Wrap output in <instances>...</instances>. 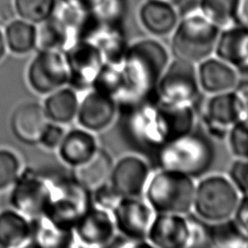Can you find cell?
<instances>
[{
	"label": "cell",
	"instance_id": "obj_14",
	"mask_svg": "<svg viewBox=\"0 0 248 248\" xmlns=\"http://www.w3.org/2000/svg\"><path fill=\"white\" fill-rule=\"evenodd\" d=\"M117 113V101L89 89L79 100L76 120L79 127L98 134L114 125Z\"/></svg>",
	"mask_w": 248,
	"mask_h": 248
},
{
	"label": "cell",
	"instance_id": "obj_27",
	"mask_svg": "<svg viewBox=\"0 0 248 248\" xmlns=\"http://www.w3.org/2000/svg\"><path fill=\"white\" fill-rule=\"evenodd\" d=\"M37 29L34 23L24 19L11 20L4 31L7 48L17 55H23L36 47Z\"/></svg>",
	"mask_w": 248,
	"mask_h": 248
},
{
	"label": "cell",
	"instance_id": "obj_30",
	"mask_svg": "<svg viewBox=\"0 0 248 248\" xmlns=\"http://www.w3.org/2000/svg\"><path fill=\"white\" fill-rule=\"evenodd\" d=\"M238 0H201L200 12L210 22L224 29L234 24Z\"/></svg>",
	"mask_w": 248,
	"mask_h": 248
},
{
	"label": "cell",
	"instance_id": "obj_33",
	"mask_svg": "<svg viewBox=\"0 0 248 248\" xmlns=\"http://www.w3.org/2000/svg\"><path fill=\"white\" fill-rule=\"evenodd\" d=\"M230 152L234 158L248 159V120L235 123L226 138Z\"/></svg>",
	"mask_w": 248,
	"mask_h": 248
},
{
	"label": "cell",
	"instance_id": "obj_8",
	"mask_svg": "<svg viewBox=\"0 0 248 248\" xmlns=\"http://www.w3.org/2000/svg\"><path fill=\"white\" fill-rule=\"evenodd\" d=\"M162 102L175 107H193L199 111L204 96L199 86L196 64L171 57L156 86Z\"/></svg>",
	"mask_w": 248,
	"mask_h": 248
},
{
	"label": "cell",
	"instance_id": "obj_39",
	"mask_svg": "<svg viewBox=\"0 0 248 248\" xmlns=\"http://www.w3.org/2000/svg\"><path fill=\"white\" fill-rule=\"evenodd\" d=\"M237 94L245 114V119L248 120V77H241L237 85L234 88Z\"/></svg>",
	"mask_w": 248,
	"mask_h": 248
},
{
	"label": "cell",
	"instance_id": "obj_2",
	"mask_svg": "<svg viewBox=\"0 0 248 248\" xmlns=\"http://www.w3.org/2000/svg\"><path fill=\"white\" fill-rule=\"evenodd\" d=\"M70 174L71 170L27 167L12 185L9 202L29 219L45 214L60 200Z\"/></svg>",
	"mask_w": 248,
	"mask_h": 248
},
{
	"label": "cell",
	"instance_id": "obj_34",
	"mask_svg": "<svg viewBox=\"0 0 248 248\" xmlns=\"http://www.w3.org/2000/svg\"><path fill=\"white\" fill-rule=\"evenodd\" d=\"M189 223V239L187 248L210 247L209 223L201 219L193 212L187 214Z\"/></svg>",
	"mask_w": 248,
	"mask_h": 248
},
{
	"label": "cell",
	"instance_id": "obj_16",
	"mask_svg": "<svg viewBox=\"0 0 248 248\" xmlns=\"http://www.w3.org/2000/svg\"><path fill=\"white\" fill-rule=\"evenodd\" d=\"M76 240L88 247H108L117 233L110 211L92 205L74 227Z\"/></svg>",
	"mask_w": 248,
	"mask_h": 248
},
{
	"label": "cell",
	"instance_id": "obj_22",
	"mask_svg": "<svg viewBox=\"0 0 248 248\" xmlns=\"http://www.w3.org/2000/svg\"><path fill=\"white\" fill-rule=\"evenodd\" d=\"M140 20L143 28L153 37H164L174 30L178 16L171 4L148 0L140 10Z\"/></svg>",
	"mask_w": 248,
	"mask_h": 248
},
{
	"label": "cell",
	"instance_id": "obj_17",
	"mask_svg": "<svg viewBox=\"0 0 248 248\" xmlns=\"http://www.w3.org/2000/svg\"><path fill=\"white\" fill-rule=\"evenodd\" d=\"M196 72L204 96L234 90L241 78L232 65L214 54L197 63Z\"/></svg>",
	"mask_w": 248,
	"mask_h": 248
},
{
	"label": "cell",
	"instance_id": "obj_5",
	"mask_svg": "<svg viewBox=\"0 0 248 248\" xmlns=\"http://www.w3.org/2000/svg\"><path fill=\"white\" fill-rule=\"evenodd\" d=\"M196 179L169 169L153 170L143 198L155 213L187 214L192 211Z\"/></svg>",
	"mask_w": 248,
	"mask_h": 248
},
{
	"label": "cell",
	"instance_id": "obj_29",
	"mask_svg": "<svg viewBox=\"0 0 248 248\" xmlns=\"http://www.w3.org/2000/svg\"><path fill=\"white\" fill-rule=\"evenodd\" d=\"M209 243L216 248H248V237L231 217L209 223Z\"/></svg>",
	"mask_w": 248,
	"mask_h": 248
},
{
	"label": "cell",
	"instance_id": "obj_40",
	"mask_svg": "<svg viewBox=\"0 0 248 248\" xmlns=\"http://www.w3.org/2000/svg\"><path fill=\"white\" fill-rule=\"evenodd\" d=\"M234 24L248 27V0H238Z\"/></svg>",
	"mask_w": 248,
	"mask_h": 248
},
{
	"label": "cell",
	"instance_id": "obj_28",
	"mask_svg": "<svg viewBox=\"0 0 248 248\" xmlns=\"http://www.w3.org/2000/svg\"><path fill=\"white\" fill-rule=\"evenodd\" d=\"M90 89L105 94L118 103L127 94V84L121 67L104 62Z\"/></svg>",
	"mask_w": 248,
	"mask_h": 248
},
{
	"label": "cell",
	"instance_id": "obj_36",
	"mask_svg": "<svg viewBox=\"0 0 248 248\" xmlns=\"http://www.w3.org/2000/svg\"><path fill=\"white\" fill-rule=\"evenodd\" d=\"M227 175L240 195H248V159L234 158Z\"/></svg>",
	"mask_w": 248,
	"mask_h": 248
},
{
	"label": "cell",
	"instance_id": "obj_4",
	"mask_svg": "<svg viewBox=\"0 0 248 248\" xmlns=\"http://www.w3.org/2000/svg\"><path fill=\"white\" fill-rule=\"evenodd\" d=\"M170 58V50L157 39L144 38L129 44L121 64L127 84V94L122 100L155 95L159 78Z\"/></svg>",
	"mask_w": 248,
	"mask_h": 248
},
{
	"label": "cell",
	"instance_id": "obj_31",
	"mask_svg": "<svg viewBox=\"0 0 248 248\" xmlns=\"http://www.w3.org/2000/svg\"><path fill=\"white\" fill-rule=\"evenodd\" d=\"M56 8V0H15L16 13L26 21L42 23L49 18Z\"/></svg>",
	"mask_w": 248,
	"mask_h": 248
},
{
	"label": "cell",
	"instance_id": "obj_32",
	"mask_svg": "<svg viewBox=\"0 0 248 248\" xmlns=\"http://www.w3.org/2000/svg\"><path fill=\"white\" fill-rule=\"evenodd\" d=\"M21 170L20 160L15 152L0 148V192L12 187Z\"/></svg>",
	"mask_w": 248,
	"mask_h": 248
},
{
	"label": "cell",
	"instance_id": "obj_20",
	"mask_svg": "<svg viewBox=\"0 0 248 248\" xmlns=\"http://www.w3.org/2000/svg\"><path fill=\"white\" fill-rule=\"evenodd\" d=\"M99 148L96 134L78 126L66 130L57 151L62 163L75 169L89 161Z\"/></svg>",
	"mask_w": 248,
	"mask_h": 248
},
{
	"label": "cell",
	"instance_id": "obj_42",
	"mask_svg": "<svg viewBox=\"0 0 248 248\" xmlns=\"http://www.w3.org/2000/svg\"><path fill=\"white\" fill-rule=\"evenodd\" d=\"M14 14H15V11H13L12 7L10 5H8V4L2 6L1 9H0V18L2 20H6L7 21L8 19H10L13 16Z\"/></svg>",
	"mask_w": 248,
	"mask_h": 248
},
{
	"label": "cell",
	"instance_id": "obj_24",
	"mask_svg": "<svg viewBox=\"0 0 248 248\" xmlns=\"http://www.w3.org/2000/svg\"><path fill=\"white\" fill-rule=\"evenodd\" d=\"M77 42L74 30L56 15L41 23L37 29L36 47L38 49H53L64 51Z\"/></svg>",
	"mask_w": 248,
	"mask_h": 248
},
{
	"label": "cell",
	"instance_id": "obj_19",
	"mask_svg": "<svg viewBox=\"0 0 248 248\" xmlns=\"http://www.w3.org/2000/svg\"><path fill=\"white\" fill-rule=\"evenodd\" d=\"M74 229L42 214L30 218V235L27 246L39 248H69L75 245Z\"/></svg>",
	"mask_w": 248,
	"mask_h": 248
},
{
	"label": "cell",
	"instance_id": "obj_13",
	"mask_svg": "<svg viewBox=\"0 0 248 248\" xmlns=\"http://www.w3.org/2000/svg\"><path fill=\"white\" fill-rule=\"evenodd\" d=\"M110 213L117 233L137 241L146 240L155 212L143 197H122Z\"/></svg>",
	"mask_w": 248,
	"mask_h": 248
},
{
	"label": "cell",
	"instance_id": "obj_1",
	"mask_svg": "<svg viewBox=\"0 0 248 248\" xmlns=\"http://www.w3.org/2000/svg\"><path fill=\"white\" fill-rule=\"evenodd\" d=\"M197 123V108L168 105L155 94L119 101L114 126L128 152L149 160L160 148L191 131Z\"/></svg>",
	"mask_w": 248,
	"mask_h": 248
},
{
	"label": "cell",
	"instance_id": "obj_44",
	"mask_svg": "<svg viewBox=\"0 0 248 248\" xmlns=\"http://www.w3.org/2000/svg\"><path fill=\"white\" fill-rule=\"evenodd\" d=\"M159 1H163V2H166V3H169V4H175L177 2H179L180 0H159Z\"/></svg>",
	"mask_w": 248,
	"mask_h": 248
},
{
	"label": "cell",
	"instance_id": "obj_37",
	"mask_svg": "<svg viewBox=\"0 0 248 248\" xmlns=\"http://www.w3.org/2000/svg\"><path fill=\"white\" fill-rule=\"evenodd\" d=\"M65 133L64 125L49 121L41 135L39 144L47 150H55L59 146Z\"/></svg>",
	"mask_w": 248,
	"mask_h": 248
},
{
	"label": "cell",
	"instance_id": "obj_3",
	"mask_svg": "<svg viewBox=\"0 0 248 248\" xmlns=\"http://www.w3.org/2000/svg\"><path fill=\"white\" fill-rule=\"evenodd\" d=\"M217 157L216 141L200 125L160 148L148 161L153 170L169 169L198 179L213 167Z\"/></svg>",
	"mask_w": 248,
	"mask_h": 248
},
{
	"label": "cell",
	"instance_id": "obj_18",
	"mask_svg": "<svg viewBox=\"0 0 248 248\" xmlns=\"http://www.w3.org/2000/svg\"><path fill=\"white\" fill-rule=\"evenodd\" d=\"M214 55L232 65L240 77H248V27L232 24L221 29Z\"/></svg>",
	"mask_w": 248,
	"mask_h": 248
},
{
	"label": "cell",
	"instance_id": "obj_43",
	"mask_svg": "<svg viewBox=\"0 0 248 248\" xmlns=\"http://www.w3.org/2000/svg\"><path fill=\"white\" fill-rule=\"evenodd\" d=\"M6 43H5V38H4V33L0 30V60L4 57L6 53Z\"/></svg>",
	"mask_w": 248,
	"mask_h": 248
},
{
	"label": "cell",
	"instance_id": "obj_41",
	"mask_svg": "<svg viewBox=\"0 0 248 248\" xmlns=\"http://www.w3.org/2000/svg\"><path fill=\"white\" fill-rule=\"evenodd\" d=\"M104 0H61V2L68 5L82 9V10H92L99 6Z\"/></svg>",
	"mask_w": 248,
	"mask_h": 248
},
{
	"label": "cell",
	"instance_id": "obj_10",
	"mask_svg": "<svg viewBox=\"0 0 248 248\" xmlns=\"http://www.w3.org/2000/svg\"><path fill=\"white\" fill-rule=\"evenodd\" d=\"M69 71L64 52L39 49L27 68L29 86L40 95H47L67 85Z\"/></svg>",
	"mask_w": 248,
	"mask_h": 248
},
{
	"label": "cell",
	"instance_id": "obj_12",
	"mask_svg": "<svg viewBox=\"0 0 248 248\" xmlns=\"http://www.w3.org/2000/svg\"><path fill=\"white\" fill-rule=\"evenodd\" d=\"M152 171L153 168L145 157L127 152L114 160L108 180L122 197H143Z\"/></svg>",
	"mask_w": 248,
	"mask_h": 248
},
{
	"label": "cell",
	"instance_id": "obj_23",
	"mask_svg": "<svg viewBox=\"0 0 248 248\" xmlns=\"http://www.w3.org/2000/svg\"><path fill=\"white\" fill-rule=\"evenodd\" d=\"M78 104V92L65 85L47 94L43 108L49 121L65 126L76 120Z\"/></svg>",
	"mask_w": 248,
	"mask_h": 248
},
{
	"label": "cell",
	"instance_id": "obj_25",
	"mask_svg": "<svg viewBox=\"0 0 248 248\" xmlns=\"http://www.w3.org/2000/svg\"><path fill=\"white\" fill-rule=\"evenodd\" d=\"M30 235V219L15 208L0 211V247L27 246Z\"/></svg>",
	"mask_w": 248,
	"mask_h": 248
},
{
	"label": "cell",
	"instance_id": "obj_26",
	"mask_svg": "<svg viewBox=\"0 0 248 248\" xmlns=\"http://www.w3.org/2000/svg\"><path fill=\"white\" fill-rule=\"evenodd\" d=\"M114 159L110 152L101 147L96 154L83 165L72 169L75 176L89 189H93L97 185L108 179Z\"/></svg>",
	"mask_w": 248,
	"mask_h": 248
},
{
	"label": "cell",
	"instance_id": "obj_11",
	"mask_svg": "<svg viewBox=\"0 0 248 248\" xmlns=\"http://www.w3.org/2000/svg\"><path fill=\"white\" fill-rule=\"evenodd\" d=\"M69 71L67 85L78 93L86 92L104 63L99 48L87 41H77L64 51Z\"/></svg>",
	"mask_w": 248,
	"mask_h": 248
},
{
	"label": "cell",
	"instance_id": "obj_7",
	"mask_svg": "<svg viewBox=\"0 0 248 248\" xmlns=\"http://www.w3.org/2000/svg\"><path fill=\"white\" fill-rule=\"evenodd\" d=\"M240 194L227 174L206 173L196 179L192 211L207 223L231 218Z\"/></svg>",
	"mask_w": 248,
	"mask_h": 248
},
{
	"label": "cell",
	"instance_id": "obj_38",
	"mask_svg": "<svg viewBox=\"0 0 248 248\" xmlns=\"http://www.w3.org/2000/svg\"><path fill=\"white\" fill-rule=\"evenodd\" d=\"M232 218L248 237V195H240Z\"/></svg>",
	"mask_w": 248,
	"mask_h": 248
},
{
	"label": "cell",
	"instance_id": "obj_15",
	"mask_svg": "<svg viewBox=\"0 0 248 248\" xmlns=\"http://www.w3.org/2000/svg\"><path fill=\"white\" fill-rule=\"evenodd\" d=\"M187 214L155 213L146 235V240L150 246L187 248L189 239Z\"/></svg>",
	"mask_w": 248,
	"mask_h": 248
},
{
	"label": "cell",
	"instance_id": "obj_21",
	"mask_svg": "<svg viewBox=\"0 0 248 248\" xmlns=\"http://www.w3.org/2000/svg\"><path fill=\"white\" fill-rule=\"evenodd\" d=\"M49 122L43 105L24 102L18 105L11 116V129L16 139L25 144L39 143L41 135Z\"/></svg>",
	"mask_w": 248,
	"mask_h": 248
},
{
	"label": "cell",
	"instance_id": "obj_35",
	"mask_svg": "<svg viewBox=\"0 0 248 248\" xmlns=\"http://www.w3.org/2000/svg\"><path fill=\"white\" fill-rule=\"evenodd\" d=\"M91 193L93 205L108 211H111L122 198L120 193L108 182V180L104 181L91 189Z\"/></svg>",
	"mask_w": 248,
	"mask_h": 248
},
{
	"label": "cell",
	"instance_id": "obj_6",
	"mask_svg": "<svg viewBox=\"0 0 248 248\" xmlns=\"http://www.w3.org/2000/svg\"><path fill=\"white\" fill-rule=\"evenodd\" d=\"M221 29L200 12L192 11L177 22L171 32V57L197 64L214 54Z\"/></svg>",
	"mask_w": 248,
	"mask_h": 248
},
{
	"label": "cell",
	"instance_id": "obj_9",
	"mask_svg": "<svg viewBox=\"0 0 248 248\" xmlns=\"http://www.w3.org/2000/svg\"><path fill=\"white\" fill-rule=\"evenodd\" d=\"M243 119V107L234 90L205 96L198 111L200 125L215 141L226 140L229 130Z\"/></svg>",
	"mask_w": 248,
	"mask_h": 248
}]
</instances>
